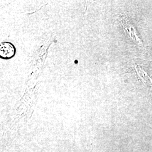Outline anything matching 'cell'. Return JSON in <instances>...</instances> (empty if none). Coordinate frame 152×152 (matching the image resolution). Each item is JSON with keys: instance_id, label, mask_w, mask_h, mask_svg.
I'll return each mask as SVG.
<instances>
[{"instance_id": "6da1fadb", "label": "cell", "mask_w": 152, "mask_h": 152, "mask_svg": "<svg viewBox=\"0 0 152 152\" xmlns=\"http://www.w3.org/2000/svg\"><path fill=\"white\" fill-rule=\"evenodd\" d=\"M16 53L14 45L9 42H3L0 44V58L8 60L12 58Z\"/></svg>"}]
</instances>
